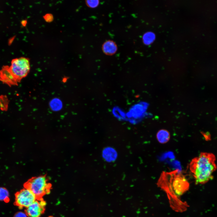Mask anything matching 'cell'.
Here are the masks:
<instances>
[{
    "label": "cell",
    "mask_w": 217,
    "mask_h": 217,
    "mask_svg": "<svg viewBox=\"0 0 217 217\" xmlns=\"http://www.w3.org/2000/svg\"><path fill=\"white\" fill-rule=\"evenodd\" d=\"M156 39L155 34L151 31H148L145 33L142 37V40L144 44L149 45L152 44Z\"/></svg>",
    "instance_id": "9"
},
{
    "label": "cell",
    "mask_w": 217,
    "mask_h": 217,
    "mask_svg": "<svg viewBox=\"0 0 217 217\" xmlns=\"http://www.w3.org/2000/svg\"><path fill=\"white\" fill-rule=\"evenodd\" d=\"M51 185L45 176L42 175L33 177L29 180L24 184V187L31 191L36 199L42 198L51 191Z\"/></svg>",
    "instance_id": "4"
},
{
    "label": "cell",
    "mask_w": 217,
    "mask_h": 217,
    "mask_svg": "<svg viewBox=\"0 0 217 217\" xmlns=\"http://www.w3.org/2000/svg\"><path fill=\"white\" fill-rule=\"evenodd\" d=\"M44 17L46 21H51L53 19L52 16L50 14H46Z\"/></svg>",
    "instance_id": "14"
},
{
    "label": "cell",
    "mask_w": 217,
    "mask_h": 217,
    "mask_svg": "<svg viewBox=\"0 0 217 217\" xmlns=\"http://www.w3.org/2000/svg\"><path fill=\"white\" fill-rule=\"evenodd\" d=\"M157 140L162 143H165L168 141L170 138V134L167 130L162 129L158 131L156 135Z\"/></svg>",
    "instance_id": "8"
},
{
    "label": "cell",
    "mask_w": 217,
    "mask_h": 217,
    "mask_svg": "<svg viewBox=\"0 0 217 217\" xmlns=\"http://www.w3.org/2000/svg\"><path fill=\"white\" fill-rule=\"evenodd\" d=\"M159 181V183L161 184L171 186L178 196L182 194L188 189L189 186L185 176L178 169L170 172H162Z\"/></svg>",
    "instance_id": "3"
},
{
    "label": "cell",
    "mask_w": 217,
    "mask_h": 217,
    "mask_svg": "<svg viewBox=\"0 0 217 217\" xmlns=\"http://www.w3.org/2000/svg\"><path fill=\"white\" fill-rule=\"evenodd\" d=\"M102 50L107 55H112L116 52L117 46L113 41L108 40L105 42L103 44Z\"/></svg>",
    "instance_id": "7"
},
{
    "label": "cell",
    "mask_w": 217,
    "mask_h": 217,
    "mask_svg": "<svg viewBox=\"0 0 217 217\" xmlns=\"http://www.w3.org/2000/svg\"><path fill=\"white\" fill-rule=\"evenodd\" d=\"M0 200L8 202L9 201V194L5 188L0 187Z\"/></svg>",
    "instance_id": "10"
},
{
    "label": "cell",
    "mask_w": 217,
    "mask_h": 217,
    "mask_svg": "<svg viewBox=\"0 0 217 217\" xmlns=\"http://www.w3.org/2000/svg\"><path fill=\"white\" fill-rule=\"evenodd\" d=\"M36 200L34 194L29 190L24 188L15 194V204L20 208H26Z\"/></svg>",
    "instance_id": "5"
},
{
    "label": "cell",
    "mask_w": 217,
    "mask_h": 217,
    "mask_svg": "<svg viewBox=\"0 0 217 217\" xmlns=\"http://www.w3.org/2000/svg\"><path fill=\"white\" fill-rule=\"evenodd\" d=\"M30 69L29 59L24 57L12 59L10 66H3L0 70V80L9 86L16 85L25 77Z\"/></svg>",
    "instance_id": "2"
},
{
    "label": "cell",
    "mask_w": 217,
    "mask_h": 217,
    "mask_svg": "<svg viewBox=\"0 0 217 217\" xmlns=\"http://www.w3.org/2000/svg\"><path fill=\"white\" fill-rule=\"evenodd\" d=\"M46 203L43 198L36 199L26 208L25 213L29 217H40L46 209Z\"/></svg>",
    "instance_id": "6"
},
{
    "label": "cell",
    "mask_w": 217,
    "mask_h": 217,
    "mask_svg": "<svg viewBox=\"0 0 217 217\" xmlns=\"http://www.w3.org/2000/svg\"><path fill=\"white\" fill-rule=\"evenodd\" d=\"M216 159L213 154L207 152H202L192 159L189 168L196 184H203L212 178L217 169Z\"/></svg>",
    "instance_id": "1"
},
{
    "label": "cell",
    "mask_w": 217,
    "mask_h": 217,
    "mask_svg": "<svg viewBox=\"0 0 217 217\" xmlns=\"http://www.w3.org/2000/svg\"><path fill=\"white\" fill-rule=\"evenodd\" d=\"M86 3L89 7L94 8L98 6L99 2L98 0H87L86 1Z\"/></svg>",
    "instance_id": "12"
},
{
    "label": "cell",
    "mask_w": 217,
    "mask_h": 217,
    "mask_svg": "<svg viewBox=\"0 0 217 217\" xmlns=\"http://www.w3.org/2000/svg\"><path fill=\"white\" fill-rule=\"evenodd\" d=\"M8 99L6 96H0V106L2 110H5L7 108Z\"/></svg>",
    "instance_id": "11"
},
{
    "label": "cell",
    "mask_w": 217,
    "mask_h": 217,
    "mask_svg": "<svg viewBox=\"0 0 217 217\" xmlns=\"http://www.w3.org/2000/svg\"><path fill=\"white\" fill-rule=\"evenodd\" d=\"M26 213L22 212H19L16 213L14 217H27Z\"/></svg>",
    "instance_id": "13"
}]
</instances>
